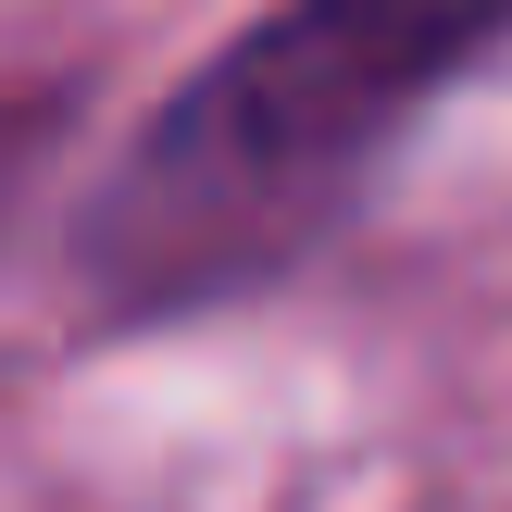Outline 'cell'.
Segmentation results:
<instances>
[{"label":"cell","mask_w":512,"mask_h":512,"mask_svg":"<svg viewBox=\"0 0 512 512\" xmlns=\"http://www.w3.org/2000/svg\"><path fill=\"white\" fill-rule=\"evenodd\" d=\"M63 138H75V75H0V225L38 200Z\"/></svg>","instance_id":"7a4b0ae2"},{"label":"cell","mask_w":512,"mask_h":512,"mask_svg":"<svg viewBox=\"0 0 512 512\" xmlns=\"http://www.w3.org/2000/svg\"><path fill=\"white\" fill-rule=\"evenodd\" d=\"M512 50V0H275L200 50L75 213L100 325H175L300 275L388 150Z\"/></svg>","instance_id":"6da1fadb"}]
</instances>
